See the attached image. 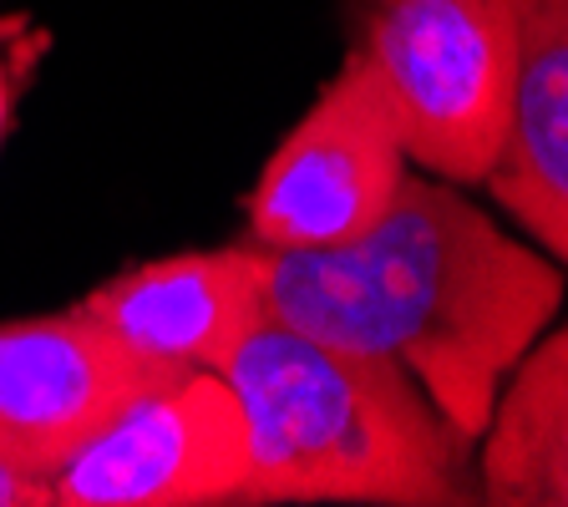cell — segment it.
I'll use <instances>...</instances> for the list:
<instances>
[{"instance_id": "1", "label": "cell", "mask_w": 568, "mask_h": 507, "mask_svg": "<svg viewBox=\"0 0 568 507\" xmlns=\"http://www.w3.org/2000/svg\"><path fill=\"white\" fill-rule=\"evenodd\" d=\"M264 315L361 355H386L477 442L497 391L564 300L558 270L513 244L493 213L432 178H402L366 234L315 249H260Z\"/></svg>"}, {"instance_id": "2", "label": "cell", "mask_w": 568, "mask_h": 507, "mask_svg": "<svg viewBox=\"0 0 568 507\" xmlns=\"http://www.w3.org/2000/svg\"><path fill=\"white\" fill-rule=\"evenodd\" d=\"M219 376L248 426L239 503H473V442L386 355L310 341L264 315Z\"/></svg>"}, {"instance_id": "3", "label": "cell", "mask_w": 568, "mask_h": 507, "mask_svg": "<svg viewBox=\"0 0 568 507\" xmlns=\"http://www.w3.org/2000/svg\"><path fill=\"white\" fill-rule=\"evenodd\" d=\"M351 26L396 107L406 163L483 183L508 132L523 0H351Z\"/></svg>"}, {"instance_id": "4", "label": "cell", "mask_w": 568, "mask_h": 507, "mask_svg": "<svg viewBox=\"0 0 568 507\" xmlns=\"http://www.w3.org/2000/svg\"><path fill=\"white\" fill-rule=\"evenodd\" d=\"M248 426L219 371H173L128 402L51 477L61 507H199L239 503Z\"/></svg>"}, {"instance_id": "5", "label": "cell", "mask_w": 568, "mask_h": 507, "mask_svg": "<svg viewBox=\"0 0 568 507\" xmlns=\"http://www.w3.org/2000/svg\"><path fill=\"white\" fill-rule=\"evenodd\" d=\"M406 178V142L381 77L345 57L320 102L270 158L248 224L260 249H315L366 234Z\"/></svg>"}, {"instance_id": "6", "label": "cell", "mask_w": 568, "mask_h": 507, "mask_svg": "<svg viewBox=\"0 0 568 507\" xmlns=\"http://www.w3.org/2000/svg\"><path fill=\"white\" fill-rule=\"evenodd\" d=\"M173 376L97 325L82 305L0 325V467L51 487L128 402Z\"/></svg>"}, {"instance_id": "7", "label": "cell", "mask_w": 568, "mask_h": 507, "mask_svg": "<svg viewBox=\"0 0 568 507\" xmlns=\"http://www.w3.org/2000/svg\"><path fill=\"white\" fill-rule=\"evenodd\" d=\"M82 310L153 366L219 371V361L264 320L260 260L254 249L158 260L106 280Z\"/></svg>"}, {"instance_id": "8", "label": "cell", "mask_w": 568, "mask_h": 507, "mask_svg": "<svg viewBox=\"0 0 568 507\" xmlns=\"http://www.w3.org/2000/svg\"><path fill=\"white\" fill-rule=\"evenodd\" d=\"M483 183L568 264V0H523L508 132Z\"/></svg>"}, {"instance_id": "9", "label": "cell", "mask_w": 568, "mask_h": 507, "mask_svg": "<svg viewBox=\"0 0 568 507\" xmlns=\"http://www.w3.org/2000/svg\"><path fill=\"white\" fill-rule=\"evenodd\" d=\"M477 442L483 503L568 507V325L513 366Z\"/></svg>"}, {"instance_id": "10", "label": "cell", "mask_w": 568, "mask_h": 507, "mask_svg": "<svg viewBox=\"0 0 568 507\" xmlns=\"http://www.w3.org/2000/svg\"><path fill=\"white\" fill-rule=\"evenodd\" d=\"M41 51H47V36L41 31L21 36L16 21L0 26V138L11 128V107H16V97H21V87H26V77H31Z\"/></svg>"}, {"instance_id": "11", "label": "cell", "mask_w": 568, "mask_h": 507, "mask_svg": "<svg viewBox=\"0 0 568 507\" xmlns=\"http://www.w3.org/2000/svg\"><path fill=\"white\" fill-rule=\"evenodd\" d=\"M0 507H57V503H51V487L26 483L11 467H0Z\"/></svg>"}]
</instances>
